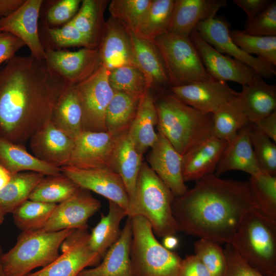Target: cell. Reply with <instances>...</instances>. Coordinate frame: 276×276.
<instances>
[{
    "label": "cell",
    "mask_w": 276,
    "mask_h": 276,
    "mask_svg": "<svg viewBox=\"0 0 276 276\" xmlns=\"http://www.w3.org/2000/svg\"><path fill=\"white\" fill-rule=\"evenodd\" d=\"M106 215L101 214L100 221L89 234L88 244L90 249L103 258L107 250L120 238L122 230L120 223L127 216L126 210L117 203L108 200Z\"/></svg>",
    "instance_id": "31"
},
{
    "label": "cell",
    "mask_w": 276,
    "mask_h": 276,
    "mask_svg": "<svg viewBox=\"0 0 276 276\" xmlns=\"http://www.w3.org/2000/svg\"><path fill=\"white\" fill-rule=\"evenodd\" d=\"M3 250L2 245L0 243V276H6L3 268L2 263V256L3 254Z\"/></svg>",
    "instance_id": "57"
},
{
    "label": "cell",
    "mask_w": 276,
    "mask_h": 276,
    "mask_svg": "<svg viewBox=\"0 0 276 276\" xmlns=\"http://www.w3.org/2000/svg\"><path fill=\"white\" fill-rule=\"evenodd\" d=\"M247 182L258 210L276 221V176L261 172Z\"/></svg>",
    "instance_id": "41"
},
{
    "label": "cell",
    "mask_w": 276,
    "mask_h": 276,
    "mask_svg": "<svg viewBox=\"0 0 276 276\" xmlns=\"http://www.w3.org/2000/svg\"><path fill=\"white\" fill-rule=\"evenodd\" d=\"M238 97L251 124L276 110V86L266 83L257 74L248 84L242 86Z\"/></svg>",
    "instance_id": "26"
},
{
    "label": "cell",
    "mask_w": 276,
    "mask_h": 276,
    "mask_svg": "<svg viewBox=\"0 0 276 276\" xmlns=\"http://www.w3.org/2000/svg\"><path fill=\"white\" fill-rule=\"evenodd\" d=\"M152 42L163 60L171 87L214 79L206 71L190 37L166 33Z\"/></svg>",
    "instance_id": "8"
},
{
    "label": "cell",
    "mask_w": 276,
    "mask_h": 276,
    "mask_svg": "<svg viewBox=\"0 0 276 276\" xmlns=\"http://www.w3.org/2000/svg\"><path fill=\"white\" fill-rule=\"evenodd\" d=\"M225 266L222 276H264L251 266L231 243L223 249Z\"/></svg>",
    "instance_id": "48"
},
{
    "label": "cell",
    "mask_w": 276,
    "mask_h": 276,
    "mask_svg": "<svg viewBox=\"0 0 276 276\" xmlns=\"http://www.w3.org/2000/svg\"><path fill=\"white\" fill-rule=\"evenodd\" d=\"M67 85L45 60L15 56L0 68V136L24 144L52 120Z\"/></svg>",
    "instance_id": "1"
},
{
    "label": "cell",
    "mask_w": 276,
    "mask_h": 276,
    "mask_svg": "<svg viewBox=\"0 0 276 276\" xmlns=\"http://www.w3.org/2000/svg\"><path fill=\"white\" fill-rule=\"evenodd\" d=\"M0 19H1V18H0Z\"/></svg>",
    "instance_id": "59"
},
{
    "label": "cell",
    "mask_w": 276,
    "mask_h": 276,
    "mask_svg": "<svg viewBox=\"0 0 276 276\" xmlns=\"http://www.w3.org/2000/svg\"><path fill=\"white\" fill-rule=\"evenodd\" d=\"M131 221L132 276H179L182 259L158 242L145 218L135 216L131 218Z\"/></svg>",
    "instance_id": "6"
},
{
    "label": "cell",
    "mask_w": 276,
    "mask_h": 276,
    "mask_svg": "<svg viewBox=\"0 0 276 276\" xmlns=\"http://www.w3.org/2000/svg\"><path fill=\"white\" fill-rule=\"evenodd\" d=\"M231 244L262 274L276 276V221L258 209L250 211Z\"/></svg>",
    "instance_id": "5"
},
{
    "label": "cell",
    "mask_w": 276,
    "mask_h": 276,
    "mask_svg": "<svg viewBox=\"0 0 276 276\" xmlns=\"http://www.w3.org/2000/svg\"><path fill=\"white\" fill-rule=\"evenodd\" d=\"M60 169L80 188L97 193L127 211L129 197L126 188L121 176L111 168L83 169L64 166Z\"/></svg>",
    "instance_id": "13"
},
{
    "label": "cell",
    "mask_w": 276,
    "mask_h": 276,
    "mask_svg": "<svg viewBox=\"0 0 276 276\" xmlns=\"http://www.w3.org/2000/svg\"><path fill=\"white\" fill-rule=\"evenodd\" d=\"M114 91L106 109L105 125L107 132L117 135L129 129L135 117L140 99Z\"/></svg>",
    "instance_id": "36"
},
{
    "label": "cell",
    "mask_w": 276,
    "mask_h": 276,
    "mask_svg": "<svg viewBox=\"0 0 276 276\" xmlns=\"http://www.w3.org/2000/svg\"><path fill=\"white\" fill-rule=\"evenodd\" d=\"M81 1L61 0L53 5L47 13L46 19L52 25H60L70 21L78 12Z\"/></svg>",
    "instance_id": "49"
},
{
    "label": "cell",
    "mask_w": 276,
    "mask_h": 276,
    "mask_svg": "<svg viewBox=\"0 0 276 276\" xmlns=\"http://www.w3.org/2000/svg\"><path fill=\"white\" fill-rule=\"evenodd\" d=\"M0 163L11 173L38 172L45 176L61 173L60 168L41 161L27 151L24 146L0 136Z\"/></svg>",
    "instance_id": "30"
},
{
    "label": "cell",
    "mask_w": 276,
    "mask_h": 276,
    "mask_svg": "<svg viewBox=\"0 0 276 276\" xmlns=\"http://www.w3.org/2000/svg\"><path fill=\"white\" fill-rule=\"evenodd\" d=\"M132 236L131 218L128 217L120 238L107 250L102 262L84 269L77 276H132L130 246Z\"/></svg>",
    "instance_id": "24"
},
{
    "label": "cell",
    "mask_w": 276,
    "mask_h": 276,
    "mask_svg": "<svg viewBox=\"0 0 276 276\" xmlns=\"http://www.w3.org/2000/svg\"><path fill=\"white\" fill-rule=\"evenodd\" d=\"M220 244L200 238L194 243L195 255L202 262L211 276H222L225 266L223 249Z\"/></svg>",
    "instance_id": "46"
},
{
    "label": "cell",
    "mask_w": 276,
    "mask_h": 276,
    "mask_svg": "<svg viewBox=\"0 0 276 276\" xmlns=\"http://www.w3.org/2000/svg\"><path fill=\"white\" fill-rule=\"evenodd\" d=\"M25 44L14 35L0 30V64L8 61Z\"/></svg>",
    "instance_id": "50"
},
{
    "label": "cell",
    "mask_w": 276,
    "mask_h": 276,
    "mask_svg": "<svg viewBox=\"0 0 276 276\" xmlns=\"http://www.w3.org/2000/svg\"><path fill=\"white\" fill-rule=\"evenodd\" d=\"M249 137L254 155L261 172L276 176L275 142L250 124Z\"/></svg>",
    "instance_id": "45"
},
{
    "label": "cell",
    "mask_w": 276,
    "mask_h": 276,
    "mask_svg": "<svg viewBox=\"0 0 276 276\" xmlns=\"http://www.w3.org/2000/svg\"><path fill=\"white\" fill-rule=\"evenodd\" d=\"M108 81L113 90L139 99L150 89L145 76L135 66L125 65L110 71Z\"/></svg>",
    "instance_id": "40"
},
{
    "label": "cell",
    "mask_w": 276,
    "mask_h": 276,
    "mask_svg": "<svg viewBox=\"0 0 276 276\" xmlns=\"http://www.w3.org/2000/svg\"><path fill=\"white\" fill-rule=\"evenodd\" d=\"M226 6L225 0H175L167 33L189 37L199 22L216 16Z\"/></svg>",
    "instance_id": "22"
},
{
    "label": "cell",
    "mask_w": 276,
    "mask_h": 276,
    "mask_svg": "<svg viewBox=\"0 0 276 276\" xmlns=\"http://www.w3.org/2000/svg\"><path fill=\"white\" fill-rule=\"evenodd\" d=\"M174 2L175 0H152L134 35L152 42L158 36L167 33Z\"/></svg>",
    "instance_id": "37"
},
{
    "label": "cell",
    "mask_w": 276,
    "mask_h": 276,
    "mask_svg": "<svg viewBox=\"0 0 276 276\" xmlns=\"http://www.w3.org/2000/svg\"><path fill=\"white\" fill-rule=\"evenodd\" d=\"M116 135L107 131H83L75 140L66 165L78 168H111Z\"/></svg>",
    "instance_id": "17"
},
{
    "label": "cell",
    "mask_w": 276,
    "mask_h": 276,
    "mask_svg": "<svg viewBox=\"0 0 276 276\" xmlns=\"http://www.w3.org/2000/svg\"><path fill=\"white\" fill-rule=\"evenodd\" d=\"M26 0H0V18L9 16L17 10Z\"/></svg>",
    "instance_id": "54"
},
{
    "label": "cell",
    "mask_w": 276,
    "mask_h": 276,
    "mask_svg": "<svg viewBox=\"0 0 276 276\" xmlns=\"http://www.w3.org/2000/svg\"><path fill=\"white\" fill-rule=\"evenodd\" d=\"M80 188L61 172L45 176L32 192L29 199L45 203H60L70 198Z\"/></svg>",
    "instance_id": "38"
},
{
    "label": "cell",
    "mask_w": 276,
    "mask_h": 276,
    "mask_svg": "<svg viewBox=\"0 0 276 276\" xmlns=\"http://www.w3.org/2000/svg\"><path fill=\"white\" fill-rule=\"evenodd\" d=\"M6 214L0 206V225L3 223L4 220V217Z\"/></svg>",
    "instance_id": "58"
},
{
    "label": "cell",
    "mask_w": 276,
    "mask_h": 276,
    "mask_svg": "<svg viewBox=\"0 0 276 276\" xmlns=\"http://www.w3.org/2000/svg\"><path fill=\"white\" fill-rule=\"evenodd\" d=\"M212 116V136L227 143L233 140L240 130L251 124L238 96L223 104Z\"/></svg>",
    "instance_id": "33"
},
{
    "label": "cell",
    "mask_w": 276,
    "mask_h": 276,
    "mask_svg": "<svg viewBox=\"0 0 276 276\" xmlns=\"http://www.w3.org/2000/svg\"><path fill=\"white\" fill-rule=\"evenodd\" d=\"M109 72L101 65L91 76L75 85L82 110L83 131H107L106 111L114 92L109 83Z\"/></svg>",
    "instance_id": "9"
},
{
    "label": "cell",
    "mask_w": 276,
    "mask_h": 276,
    "mask_svg": "<svg viewBox=\"0 0 276 276\" xmlns=\"http://www.w3.org/2000/svg\"><path fill=\"white\" fill-rule=\"evenodd\" d=\"M101 202L89 191L80 188L70 198L57 204L41 231L87 228L90 217L101 208Z\"/></svg>",
    "instance_id": "15"
},
{
    "label": "cell",
    "mask_w": 276,
    "mask_h": 276,
    "mask_svg": "<svg viewBox=\"0 0 276 276\" xmlns=\"http://www.w3.org/2000/svg\"><path fill=\"white\" fill-rule=\"evenodd\" d=\"M107 2L105 0L81 1L78 12L70 20L97 48L101 41L105 28L104 13Z\"/></svg>",
    "instance_id": "34"
},
{
    "label": "cell",
    "mask_w": 276,
    "mask_h": 276,
    "mask_svg": "<svg viewBox=\"0 0 276 276\" xmlns=\"http://www.w3.org/2000/svg\"><path fill=\"white\" fill-rule=\"evenodd\" d=\"M13 174L8 171L0 163V191L10 181Z\"/></svg>",
    "instance_id": "55"
},
{
    "label": "cell",
    "mask_w": 276,
    "mask_h": 276,
    "mask_svg": "<svg viewBox=\"0 0 276 276\" xmlns=\"http://www.w3.org/2000/svg\"><path fill=\"white\" fill-rule=\"evenodd\" d=\"M189 37L206 71L214 79L225 82L233 81L243 86L249 84L257 74L245 63L218 52L203 40L195 29Z\"/></svg>",
    "instance_id": "16"
},
{
    "label": "cell",
    "mask_w": 276,
    "mask_h": 276,
    "mask_svg": "<svg viewBox=\"0 0 276 276\" xmlns=\"http://www.w3.org/2000/svg\"><path fill=\"white\" fill-rule=\"evenodd\" d=\"M227 142L212 136L182 155V171L185 181H197L213 174Z\"/></svg>",
    "instance_id": "23"
},
{
    "label": "cell",
    "mask_w": 276,
    "mask_h": 276,
    "mask_svg": "<svg viewBox=\"0 0 276 276\" xmlns=\"http://www.w3.org/2000/svg\"><path fill=\"white\" fill-rule=\"evenodd\" d=\"M178 245V240L175 236H168L163 238V245L167 249L171 250Z\"/></svg>",
    "instance_id": "56"
},
{
    "label": "cell",
    "mask_w": 276,
    "mask_h": 276,
    "mask_svg": "<svg viewBox=\"0 0 276 276\" xmlns=\"http://www.w3.org/2000/svg\"><path fill=\"white\" fill-rule=\"evenodd\" d=\"M243 33L258 36H276V1L268 6L251 21H246Z\"/></svg>",
    "instance_id": "47"
},
{
    "label": "cell",
    "mask_w": 276,
    "mask_h": 276,
    "mask_svg": "<svg viewBox=\"0 0 276 276\" xmlns=\"http://www.w3.org/2000/svg\"><path fill=\"white\" fill-rule=\"evenodd\" d=\"M157 128L182 156L212 136L213 116L186 104L171 93L155 99Z\"/></svg>",
    "instance_id": "3"
},
{
    "label": "cell",
    "mask_w": 276,
    "mask_h": 276,
    "mask_svg": "<svg viewBox=\"0 0 276 276\" xmlns=\"http://www.w3.org/2000/svg\"><path fill=\"white\" fill-rule=\"evenodd\" d=\"M179 276H211L210 272L195 255H189L182 260Z\"/></svg>",
    "instance_id": "51"
},
{
    "label": "cell",
    "mask_w": 276,
    "mask_h": 276,
    "mask_svg": "<svg viewBox=\"0 0 276 276\" xmlns=\"http://www.w3.org/2000/svg\"><path fill=\"white\" fill-rule=\"evenodd\" d=\"M151 2L152 0H112L110 2L108 10L112 18L134 34Z\"/></svg>",
    "instance_id": "43"
},
{
    "label": "cell",
    "mask_w": 276,
    "mask_h": 276,
    "mask_svg": "<svg viewBox=\"0 0 276 276\" xmlns=\"http://www.w3.org/2000/svg\"><path fill=\"white\" fill-rule=\"evenodd\" d=\"M45 176L33 171L13 174L8 184L0 191V206L5 214L12 213L29 199L32 192Z\"/></svg>",
    "instance_id": "35"
},
{
    "label": "cell",
    "mask_w": 276,
    "mask_h": 276,
    "mask_svg": "<svg viewBox=\"0 0 276 276\" xmlns=\"http://www.w3.org/2000/svg\"><path fill=\"white\" fill-rule=\"evenodd\" d=\"M233 3L246 14V21H251L271 2L270 0H233Z\"/></svg>",
    "instance_id": "52"
},
{
    "label": "cell",
    "mask_w": 276,
    "mask_h": 276,
    "mask_svg": "<svg viewBox=\"0 0 276 276\" xmlns=\"http://www.w3.org/2000/svg\"><path fill=\"white\" fill-rule=\"evenodd\" d=\"M116 135L111 169L122 178L129 198L135 189L143 156L137 150L128 130Z\"/></svg>",
    "instance_id": "28"
},
{
    "label": "cell",
    "mask_w": 276,
    "mask_h": 276,
    "mask_svg": "<svg viewBox=\"0 0 276 276\" xmlns=\"http://www.w3.org/2000/svg\"><path fill=\"white\" fill-rule=\"evenodd\" d=\"M172 203L179 231L221 243H231L240 225L258 209L247 181L222 179L211 174Z\"/></svg>",
    "instance_id": "2"
},
{
    "label": "cell",
    "mask_w": 276,
    "mask_h": 276,
    "mask_svg": "<svg viewBox=\"0 0 276 276\" xmlns=\"http://www.w3.org/2000/svg\"><path fill=\"white\" fill-rule=\"evenodd\" d=\"M42 0H26L9 16L0 19V30L9 33L21 40L29 49L31 55L45 60V52L40 40L38 19Z\"/></svg>",
    "instance_id": "18"
},
{
    "label": "cell",
    "mask_w": 276,
    "mask_h": 276,
    "mask_svg": "<svg viewBox=\"0 0 276 276\" xmlns=\"http://www.w3.org/2000/svg\"><path fill=\"white\" fill-rule=\"evenodd\" d=\"M170 93L186 104L203 113H214L221 106L238 96L226 82L215 79L172 86Z\"/></svg>",
    "instance_id": "14"
},
{
    "label": "cell",
    "mask_w": 276,
    "mask_h": 276,
    "mask_svg": "<svg viewBox=\"0 0 276 276\" xmlns=\"http://www.w3.org/2000/svg\"><path fill=\"white\" fill-rule=\"evenodd\" d=\"M157 134V139L148 154L147 164L175 197L181 196L188 190L182 176V156L162 133L158 131Z\"/></svg>",
    "instance_id": "19"
},
{
    "label": "cell",
    "mask_w": 276,
    "mask_h": 276,
    "mask_svg": "<svg viewBox=\"0 0 276 276\" xmlns=\"http://www.w3.org/2000/svg\"><path fill=\"white\" fill-rule=\"evenodd\" d=\"M82 110L75 86L68 85L54 107L52 122L74 140L83 131Z\"/></svg>",
    "instance_id": "32"
},
{
    "label": "cell",
    "mask_w": 276,
    "mask_h": 276,
    "mask_svg": "<svg viewBox=\"0 0 276 276\" xmlns=\"http://www.w3.org/2000/svg\"><path fill=\"white\" fill-rule=\"evenodd\" d=\"M45 61L67 85H76L91 76L102 65L98 48L76 51L45 48Z\"/></svg>",
    "instance_id": "12"
},
{
    "label": "cell",
    "mask_w": 276,
    "mask_h": 276,
    "mask_svg": "<svg viewBox=\"0 0 276 276\" xmlns=\"http://www.w3.org/2000/svg\"><path fill=\"white\" fill-rule=\"evenodd\" d=\"M22 232L15 245L2 256L6 276H26L33 269L45 267L59 256L64 239L74 231Z\"/></svg>",
    "instance_id": "7"
},
{
    "label": "cell",
    "mask_w": 276,
    "mask_h": 276,
    "mask_svg": "<svg viewBox=\"0 0 276 276\" xmlns=\"http://www.w3.org/2000/svg\"><path fill=\"white\" fill-rule=\"evenodd\" d=\"M29 141L33 155L59 168L66 165L74 146V140L52 121L43 125Z\"/></svg>",
    "instance_id": "21"
},
{
    "label": "cell",
    "mask_w": 276,
    "mask_h": 276,
    "mask_svg": "<svg viewBox=\"0 0 276 276\" xmlns=\"http://www.w3.org/2000/svg\"><path fill=\"white\" fill-rule=\"evenodd\" d=\"M229 24L216 16L199 22L195 27L200 37L218 52L245 63L263 78L276 75L275 66L260 57H255L241 50L232 40Z\"/></svg>",
    "instance_id": "11"
},
{
    "label": "cell",
    "mask_w": 276,
    "mask_h": 276,
    "mask_svg": "<svg viewBox=\"0 0 276 276\" xmlns=\"http://www.w3.org/2000/svg\"><path fill=\"white\" fill-rule=\"evenodd\" d=\"M131 33L121 23L111 17L106 21L98 50L102 65L108 71L125 65L136 66Z\"/></svg>",
    "instance_id": "20"
},
{
    "label": "cell",
    "mask_w": 276,
    "mask_h": 276,
    "mask_svg": "<svg viewBox=\"0 0 276 276\" xmlns=\"http://www.w3.org/2000/svg\"><path fill=\"white\" fill-rule=\"evenodd\" d=\"M174 198L170 190L147 163L143 162L134 192L129 198L127 216L145 218L158 237L175 236L179 230L172 212Z\"/></svg>",
    "instance_id": "4"
},
{
    "label": "cell",
    "mask_w": 276,
    "mask_h": 276,
    "mask_svg": "<svg viewBox=\"0 0 276 276\" xmlns=\"http://www.w3.org/2000/svg\"><path fill=\"white\" fill-rule=\"evenodd\" d=\"M131 38L136 65L145 76L150 88H169L171 85L163 60L154 44L132 33Z\"/></svg>",
    "instance_id": "29"
},
{
    "label": "cell",
    "mask_w": 276,
    "mask_h": 276,
    "mask_svg": "<svg viewBox=\"0 0 276 276\" xmlns=\"http://www.w3.org/2000/svg\"><path fill=\"white\" fill-rule=\"evenodd\" d=\"M89 237L87 228L74 229L62 243L61 255L41 269L26 276H77L86 267L97 266L101 257L90 249Z\"/></svg>",
    "instance_id": "10"
},
{
    "label": "cell",
    "mask_w": 276,
    "mask_h": 276,
    "mask_svg": "<svg viewBox=\"0 0 276 276\" xmlns=\"http://www.w3.org/2000/svg\"><path fill=\"white\" fill-rule=\"evenodd\" d=\"M234 42L248 54H256L274 66L276 65V36H258L243 33L241 30H230Z\"/></svg>",
    "instance_id": "44"
},
{
    "label": "cell",
    "mask_w": 276,
    "mask_h": 276,
    "mask_svg": "<svg viewBox=\"0 0 276 276\" xmlns=\"http://www.w3.org/2000/svg\"><path fill=\"white\" fill-rule=\"evenodd\" d=\"M43 34L48 45L45 48L54 50H62L72 47L97 48L93 42L81 33L70 21L61 28L43 27Z\"/></svg>",
    "instance_id": "42"
},
{
    "label": "cell",
    "mask_w": 276,
    "mask_h": 276,
    "mask_svg": "<svg viewBox=\"0 0 276 276\" xmlns=\"http://www.w3.org/2000/svg\"><path fill=\"white\" fill-rule=\"evenodd\" d=\"M157 123L155 99L149 89L140 99L135 117L128 129L130 138L142 156L157 139L155 130Z\"/></svg>",
    "instance_id": "27"
},
{
    "label": "cell",
    "mask_w": 276,
    "mask_h": 276,
    "mask_svg": "<svg viewBox=\"0 0 276 276\" xmlns=\"http://www.w3.org/2000/svg\"><path fill=\"white\" fill-rule=\"evenodd\" d=\"M57 205L28 199L13 212L14 223L22 232L40 229L49 220Z\"/></svg>",
    "instance_id": "39"
},
{
    "label": "cell",
    "mask_w": 276,
    "mask_h": 276,
    "mask_svg": "<svg viewBox=\"0 0 276 276\" xmlns=\"http://www.w3.org/2000/svg\"><path fill=\"white\" fill-rule=\"evenodd\" d=\"M258 130L275 143L276 142V110L269 115L252 124Z\"/></svg>",
    "instance_id": "53"
},
{
    "label": "cell",
    "mask_w": 276,
    "mask_h": 276,
    "mask_svg": "<svg viewBox=\"0 0 276 276\" xmlns=\"http://www.w3.org/2000/svg\"><path fill=\"white\" fill-rule=\"evenodd\" d=\"M249 125L239 131L227 144L216 169V175L232 170H239L250 176L260 174L249 137Z\"/></svg>",
    "instance_id": "25"
}]
</instances>
